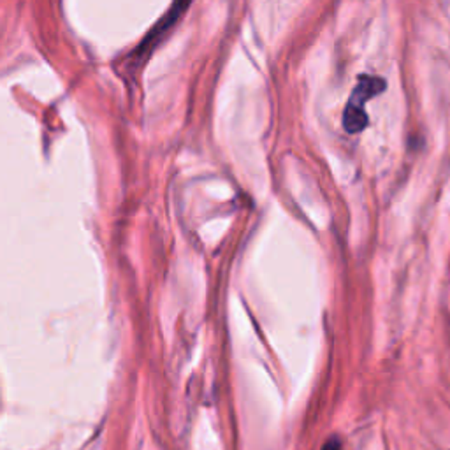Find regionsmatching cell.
Wrapping results in <instances>:
<instances>
[{
  "label": "cell",
  "instance_id": "7a4b0ae2",
  "mask_svg": "<svg viewBox=\"0 0 450 450\" xmlns=\"http://www.w3.org/2000/svg\"><path fill=\"white\" fill-rule=\"evenodd\" d=\"M188 2H190V0H174V6L171 7L169 13L166 14L164 18H162L161 23L157 25V28H154V30L148 34V38L144 39L143 45H141L139 48L136 50V53H134V55L137 57V64H139V62H143V58H146L151 52H154V48L157 46V42L161 41L162 38H164L166 32H168L169 28L173 27L174 23H176L178 18H180L181 14H183V11L187 9Z\"/></svg>",
  "mask_w": 450,
  "mask_h": 450
},
{
  "label": "cell",
  "instance_id": "3957f363",
  "mask_svg": "<svg viewBox=\"0 0 450 450\" xmlns=\"http://www.w3.org/2000/svg\"><path fill=\"white\" fill-rule=\"evenodd\" d=\"M322 450H341L340 442H338V440H329L328 445H325V447L322 449Z\"/></svg>",
  "mask_w": 450,
  "mask_h": 450
},
{
  "label": "cell",
  "instance_id": "6da1fadb",
  "mask_svg": "<svg viewBox=\"0 0 450 450\" xmlns=\"http://www.w3.org/2000/svg\"><path fill=\"white\" fill-rule=\"evenodd\" d=\"M387 81L380 76H359L357 85L352 90L350 99L343 111V127L348 134H359L368 125V112L364 106L373 97L380 96L386 90Z\"/></svg>",
  "mask_w": 450,
  "mask_h": 450
}]
</instances>
